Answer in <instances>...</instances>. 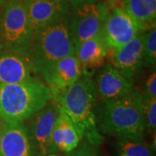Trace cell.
I'll return each mask as SVG.
<instances>
[{
  "instance_id": "1",
  "label": "cell",
  "mask_w": 156,
  "mask_h": 156,
  "mask_svg": "<svg viewBox=\"0 0 156 156\" xmlns=\"http://www.w3.org/2000/svg\"><path fill=\"white\" fill-rule=\"evenodd\" d=\"M97 97L95 82L85 76H81L54 100L76 127L83 138L85 137L87 142L95 147L104 140L97 128L95 113Z\"/></svg>"
},
{
  "instance_id": "2",
  "label": "cell",
  "mask_w": 156,
  "mask_h": 156,
  "mask_svg": "<svg viewBox=\"0 0 156 156\" xmlns=\"http://www.w3.org/2000/svg\"><path fill=\"white\" fill-rule=\"evenodd\" d=\"M100 129L102 134L118 139L144 140L142 95L132 90L122 98L104 101L100 113Z\"/></svg>"
},
{
  "instance_id": "3",
  "label": "cell",
  "mask_w": 156,
  "mask_h": 156,
  "mask_svg": "<svg viewBox=\"0 0 156 156\" xmlns=\"http://www.w3.org/2000/svg\"><path fill=\"white\" fill-rule=\"evenodd\" d=\"M50 100V88L39 81L0 84V118L6 123L25 122Z\"/></svg>"
},
{
  "instance_id": "4",
  "label": "cell",
  "mask_w": 156,
  "mask_h": 156,
  "mask_svg": "<svg viewBox=\"0 0 156 156\" xmlns=\"http://www.w3.org/2000/svg\"><path fill=\"white\" fill-rule=\"evenodd\" d=\"M75 55L70 12L34 36L25 56L33 73L43 74L57 61Z\"/></svg>"
},
{
  "instance_id": "5",
  "label": "cell",
  "mask_w": 156,
  "mask_h": 156,
  "mask_svg": "<svg viewBox=\"0 0 156 156\" xmlns=\"http://www.w3.org/2000/svg\"><path fill=\"white\" fill-rule=\"evenodd\" d=\"M33 31L23 0H7L0 12V47L26 56Z\"/></svg>"
},
{
  "instance_id": "6",
  "label": "cell",
  "mask_w": 156,
  "mask_h": 156,
  "mask_svg": "<svg viewBox=\"0 0 156 156\" xmlns=\"http://www.w3.org/2000/svg\"><path fill=\"white\" fill-rule=\"evenodd\" d=\"M109 10V5L101 1L74 9L70 13V31L75 50L101 32Z\"/></svg>"
},
{
  "instance_id": "7",
  "label": "cell",
  "mask_w": 156,
  "mask_h": 156,
  "mask_svg": "<svg viewBox=\"0 0 156 156\" xmlns=\"http://www.w3.org/2000/svg\"><path fill=\"white\" fill-rule=\"evenodd\" d=\"M141 30L132 17L121 6H112L108 14L101 35L107 48L113 51L127 44Z\"/></svg>"
},
{
  "instance_id": "8",
  "label": "cell",
  "mask_w": 156,
  "mask_h": 156,
  "mask_svg": "<svg viewBox=\"0 0 156 156\" xmlns=\"http://www.w3.org/2000/svg\"><path fill=\"white\" fill-rule=\"evenodd\" d=\"M59 112L60 108L56 103L47 104L30 119L27 129L36 156H48L53 154L51 136Z\"/></svg>"
},
{
  "instance_id": "9",
  "label": "cell",
  "mask_w": 156,
  "mask_h": 156,
  "mask_svg": "<svg viewBox=\"0 0 156 156\" xmlns=\"http://www.w3.org/2000/svg\"><path fill=\"white\" fill-rule=\"evenodd\" d=\"M83 74V69L76 55L69 56L52 64L44 73L42 74L50 88L51 99L55 100L58 95L64 92L78 81Z\"/></svg>"
},
{
  "instance_id": "10",
  "label": "cell",
  "mask_w": 156,
  "mask_h": 156,
  "mask_svg": "<svg viewBox=\"0 0 156 156\" xmlns=\"http://www.w3.org/2000/svg\"><path fill=\"white\" fill-rule=\"evenodd\" d=\"M23 3L33 36L70 12L69 5L62 0H23Z\"/></svg>"
},
{
  "instance_id": "11",
  "label": "cell",
  "mask_w": 156,
  "mask_h": 156,
  "mask_svg": "<svg viewBox=\"0 0 156 156\" xmlns=\"http://www.w3.org/2000/svg\"><path fill=\"white\" fill-rule=\"evenodd\" d=\"M113 66L134 83L144 66V32L113 53Z\"/></svg>"
},
{
  "instance_id": "12",
  "label": "cell",
  "mask_w": 156,
  "mask_h": 156,
  "mask_svg": "<svg viewBox=\"0 0 156 156\" xmlns=\"http://www.w3.org/2000/svg\"><path fill=\"white\" fill-rule=\"evenodd\" d=\"M0 156H36L28 129L23 123L4 122Z\"/></svg>"
},
{
  "instance_id": "13",
  "label": "cell",
  "mask_w": 156,
  "mask_h": 156,
  "mask_svg": "<svg viewBox=\"0 0 156 156\" xmlns=\"http://www.w3.org/2000/svg\"><path fill=\"white\" fill-rule=\"evenodd\" d=\"M95 84L97 95L104 101L126 96L133 90L134 86L133 83L110 63L103 68Z\"/></svg>"
},
{
  "instance_id": "14",
  "label": "cell",
  "mask_w": 156,
  "mask_h": 156,
  "mask_svg": "<svg viewBox=\"0 0 156 156\" xmlns=\"http://www.w3.org/2000/svg\"><path fill=\"white\" fill-rule=\"evenodd\" d=\"M32 69L24 56L0 50V84H16L30 82Z\"/></svg>"
},
{
  "instance_id": "15",
  "label": "cell",
  "mask_w": 156,
  "mask_h": 156,
  "mask_svg": "<svg viewBox=\"0 0 156 156\" xmlns=\"http://www.w3.org/2000/svg\"><path fill=\"white\" fill-rule=\"evenodd\" d=\"M83 139L79 130L70 119L60 109L51 136L53 154L56 152L69 153L74 150Z\"/></svg>"
},
{
  "instance_id": "16",
  "label": "cell",
  "mask_w": 156,
  "mask_h": 156,
  "mask_svg": "<svg viewBox=\"0 0 156 156\" xmlns=\"http://www.w3.org/2000/svg\"><path fill=\"white\" fill-rule=\"evenodd\" d=\"M108 50L101 32L82 43L75 50V55L80 62L83 70L94 69L104 64Z\"/></svg>"
},
{
  "instance_id": "17",
  "label": "cell",
  "mask_w": 156,
  "mask_h": 156,
  "mask_svg": "<svg viewBox=\"0 0 156 156\" xmlns=\"http://www.w3.org/2000/svg\"><path fill=\"white\" fill-rule=\"evenodd\" d=\"M122 8L142 32L155 28L156 0H124Z\"/></svg>"
},
{
  "instance_id": "18",
  "label": "cell",
  "mask_w": 156,
  "mask_h": 156,
  "mask_svg": "<svg viewBox=\"0 0 156 156\" xmlns=\"http://www.w3.org/2000/svg\"><path fill=\"white\" fill-rule=\"evenodd\" d=\"M119 156H152L144 140L119 139Z\"/></svg>"
},
{
  "instance_id": "19",
  "label": "cell",
  "mask_w": 156,
  "mask_h": 156,
  "mask_svg": "<svg viewBox=\"0 0 156 156\" xmlns=\"http://www.w3.org/2000/svg\"><path fill=\"white\" fill-rule=\"evenodd\" d=\"M156 62V29L144 32V66L153 67Z\"/></svg>"
},
{
  "instance_id": "20",
  "label": "cell",
  "mask_w": 156,
  "mask_h": 156,
  "mask_svg": "<svg viewBox=\"0 0 156 156\" xmlns=\"http://www.w3.org/2000/svg\"><path fill=\"white\" fill-rule=\"evenodd\" d=\"M145 131L155 137L156 130V98L143 101Z\"/></svg>"
},
{
  "instance_id": "21",
  "label": "cell",
  "mask_w": 156,
  "mask_h": 156,
  "mask_svg": "<svg viewBox=\"0 0 156 156\" xmlns=\"http://www.w3.org/2000/svg\"><path fill=\"white\" fill-rule=\"evenodd\" d=\"M65 156H100L96 147L85 141L77 146L74 150L66 154Z\"/></svg>"
},
{
  "instance_id": "22",
  "label": "cell",
  "mask_w": 156,
  "mask_h": 156,
  "mask_svg": "<svg viewBox=\"0 0 156 156\" xmlns=\"http://www.w3.org/2000/svg\"><path fill=\"white\" fill-rule=\"evenodd\" d=\"M145 93L142 95L143 101H147L156 98V74L154 71L150 76L147 78L145 84Z\"/></svg>"
},
{
  "instance_id": "23",
  "label": "cell",
  "mask_w": 156,
  "mask_h": 156,
  "mask_svg": "<svg viewBox=\"0 0 156 156\" xmlns=\"http://www.w3.org/2000/svg\"><path fill=\"white\" fill-rule=\"evenodd\" d=\"M65 3H67L69 5L72 6L74 9L78 8L80 6L86 5L89 4H93L96 2H100V0H62Z\"/></svg>"
},
{
  "instance_id": "24",
  "label": "cell",
  "mask_w": 156,
  "mask_h": 156,
  "mask_svg": "<svg viewBox=\"0 0 156 156\" xmlns=\"http://www.w3.org/2000/svg\"><path fill=\"white\" fill-rule=\"evenodd\" d=\"M3 126H4V122L2 121V119L0 118V140L2 137V133H3Z\"/></svg>"
},
{
  "instance_id": "25",
  "label": "cell",
  "mask_w": 156,
  "mask_h": 156,
  "mask_svg": "<svg viewBox=\"0 0 156 156\" xmlns=\"http://www.w3.org/2000/svg\"><path fill=\"white\" fill-rule=\"evenodd\" d=\"M115 1H117V0H109V4H108V5H109V6L111 5H113V4H114Z\"/></svg>"
},
{
  "instance_id": "26",
  "label": "cell",
  "mask_w": 156,
  "mask_h": 156,
  "mask_svg": "<svg viewBox=\"0 0 156 156\" xmlns=\"http://www.w3.org/2000/svg\"><path fill=\"white\" fill-rule=\"evenodd\" d=\"M48 156H60V155H57V154H49Z\"/></svg>"
}]
</instances>
